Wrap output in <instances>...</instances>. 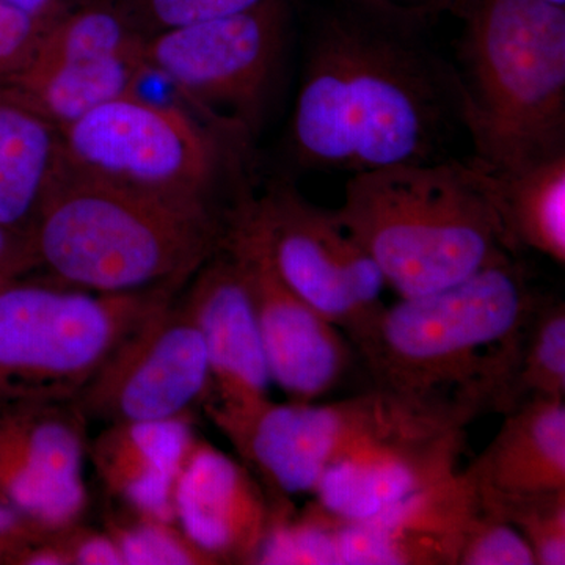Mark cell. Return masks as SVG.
<instances>
[{
	"instance_id": "23",
	"label": "cell",
	"mask_w": 565,
	"mask_h": 565,
	"mask_svg": "<svg viewBox=\"0 0 565 565\" xmlns=\"http://www.w3.org/2000/svg\"><path fill=\"white\" fill-rule=\"evenodd\" d=\"M338 548L340 565H456L448 545L379 520H341Z\"/></svg>"
},
{
	"instance_id": "4",
	"label": "cell",
	"mask_w": 565,
	"mask_h": 565,
	"mask_svg": "<svg viewBox=\"0 0 565 565\" xmlns=\"http://www.w3.org/2000/svg\"><path fill=\"white\" fill-rule=\"evenodd\" d=\"M459 20L451 55L471 162L511 172L565 154V9L545 0H430Z\"/></svg>"
},
{
	"instance_id": "32",
	"label": "cell",
	"mask_w": 565,
	"mask_h": 565,
	"mask_svg": "<svg viewBox=\"0 0 565 565\" xmlns=\"http://www.w3.org/2000/svg\"><path fill=\"white\" fill-rule=\"evenodd\" d=\"M40 270L31 233L0 225V286Z\"/></svg>"
},
{
	"instance_id": "3",
	"label": "cell",
	"mask_w": 565,
	"mask_h": 565,
	"mask_svg": "<svg viewBox=\"0 0 565 565\" xmlns=\"http://www.w3.org/2000/svg\"><path fill=\"white\" fill-rule=\"evenodd\" d=\"M237 206L151 195L62 158L31 239L40 270L66 285L99 292L184 286L221 250Z\"/></svg>"
},
{
	"instance_id": "7",
	"label": "cell",
	"mask_w": 565,
	"mask_h": 565,
	"mask_svg": "<svg viewBox=\"0 0 565 565\" xmlns=\"http://www.w3.org/2000/svg\"><path fill=\"white\" fill-rule=\"evenodd\" d=\"M184 286L99 292L44 275L0 286V404L74 403L104 363Z\"/></svg>"
},
{
	"instance_id": "22",
	"label": "cell",
	"mask_w": 565,
	"mask_h": 565,
	"mask_svg": "<svg viewBox=\"0 0 565 565\" xmlns=\"http://www.w3.org/2000/svg\"><path fill=\"white\" fill-rule=\"evenodd\" d=\"M535 397L565 399V303L556 296H537L526 316L512 382L511 411Z\"/></svg>"
},
{
	"instance_id": "17",
	"label": "cell",
	"mask_w": 565,
	"mask_h": 565,
	"mask_svg": "<svg viewBox=\"0 0 565 565\" xmlns=\"http://www.w3.org/2000/svg\"><path fill=\"white\" fill-rule=\"evenodd\" d=\"M196 438L193 416L114 423L88 441L87 456L106 493L122 508L174 522V481Z\"/></svg>"
},
{
	"instance_id": "28",
	"label": "cell",
	"mask_w": 565,
	"mask_h": 565,
	"mask_svg": "<svg viewBox=\"0 0 565 565\" xmlns=\"http://www.w3.org/2000/svg\"><path fill=\"white\" fill-rule=\"evenodd\" d=\"M262 0H118L143 36L239 13Z\"/></svg>"
},
{
	"instance_id": "26",
	"label": "cell",
	"mask_w": 565,
	"mask_h": 565,
	"mask_svg": "<svg viewBox=\"0 0 565 565\" xmlns=\"http://www.w3.org/2000/svg\"><path fill=\"white\" fill-rule=\"evenodd\" d=\"M478 494L487 511L525 537L537 565L565 564V489L515 494L478 490Z\"/></svg>"
},
{
	"instance_id": "8",
	"label": "cell",
	"mask_w": 565,
	"mask_h": 565,
	"mask_svg": "<svg viewBox=\"0 0 565 565\" xmlns=\"http://www.w3.org/2000/svg\"><path fill=\"white\" fill-rule=\"evenodd\" d=\"M296 20V0H262L239 13L145 36V63L207 120L252 139L280 79Z\"/></svg>"
},
{
	"instance_id": "6",
	"label": "cell",
	"mask_w": 565,
	"mask_h": 565,
	"mask_svg": "<svg viewBox=\"0 0 565 565\" xmlns=\"http://www.w3.org/2000/svg\"><path fill=\"white\" fill-rule=\"evenodd\" d=\"M71 169L181 202L234 207L248 188L244 134L206 126L173 104L139 92L120 96L61 126Z\"/></svg>"
},
{
	"instance_id": "16",
	"label": "cell",
	"mask_w": 565,
	"mask_h": 565,
	"mask_svg": "<svg viewBox=\"0 0 565 565\" xmlns=\"http://www.w3.org/2000/svg\"><path fill=\"white\" fill-rule=\"evenodd\" d=\"M180 296L206 348L212 382L206 403L239 405L270 397L274 382L250 292L225 244L192 275Z\"/></svg>"
},
{
	"instance_id": "29",
	"label": "cell",
	"mask_w": 565,
	"mask_h": 565,
	"mask_svg": "<svg viewBox=\"0 0 565 565\" xmlns=\"http://www.w3.org/2000/svg\"><path fill=\"white\" fill-rule=\"evenodd\" d=\"M44 29L29 14L0 0V90L29 61Z\"/></svg>"
},
{
	"instance_id": "21",
	"label": "cell",
	"mask_w": 565,
	"mask_h": 565,
	"mask_svg": "<svg viewBox=\"0 0 565 565\" xmlns=\"http://www.w3.org/2000/svg\"><path fill=\"white\" fill-rule=\"evenodd\" d=\"M148 71L143 51L50 66H22L0 92L9 93L61 128L104 103L139 92Z\"/></svg>"
},
{
	"instance_id": "9",
	"label": "cell",
	"mask_w": 565,
	"mask_h": 565,
	"mask_svg": "<svg viewBox=\"0 0 565 565\" xmlns=\"http://www.w3.org/2000/svg\"><path fill=\"white\" fill-rule=\"evenodd\" d=\"M204 412L280 509L313 494L323 471L353 446L392 429L416 408L373 388L332 403H206Z\"/></svg>"
},
{
	"instance_id": "10",
	"label": "cell",
	"mask_w": 565,
	"mask_h": 565,
	"mask_svg": "<svg viewBox=\"0 0 565 565\" xmlns=\"http://www.w3.org/2000/svg\"><path fill=\"white\" fill-rule=\"evenodd\" d=\"M282 281L355 340L385 307V278L334 212L305 199L291 180L270 182L248 204Z\"/></svg>"
},
{
	"instance_id": "1",
	"label": "cell",
	"mask_w": 565,
	"mask_h": 565,
	"mask_svg": "<svg viewBox=\"0 0 565 565\" xmlns=\"http://www.w3.org/2000/svg\"><path fill=\"white\" fill-rule=\"evenodd\" d=\"M299 11V9H297ZM289 122L302 172L363 173L456 158L463 98L435 36L440 13L404 0H311Z\"/></svg>"
},
{
	"instance_id": "18",
	"label": "cell",
	"mask_w": 565,
	"mask_h": 565,
	"mask_svg": "<svg viewBox=\"0 0 565 565\" xmlns=\"http://www.w3.org/2000/svg\"><path fill=\"white\" fill-rule=\"evenodd\" d=\"M503 416L493 440L463 470L476 489L503 494L565 489L564 397H535Z\"/></svg>"
},
{
	"instance_id": "13",
	"label": "cell",
	"mask_w": 565,
	"mask_h": 565,
	"mask_svg": "<svg viewBox=\"0 0 565 565\" xmlns=\"http://www.w3.org/2000/svg\"><path fill=\"white\" fill-rule=\"evenodd\" d=\"M87 424L74 403L0 404V503L50 531L81 523Z\"/></svg>"
},
{
	"instance_id": "34",
	"label": "cell",
	"mask_w": 565,
	"mask_h": 565,
	"mask_svg": "<svg viewBox=\"0 0 565 565\" xmlns=\"http://www.w3.org/2000/svg\"><path fill=\"white\" fill-rule=\"evenodd\" d=\"M545 2L552 3V6L563 7V9H565V0H545Z\"/></svg>"
},
{
	"instance_id": "27",
	"label": "cell",
	"mask_w": 565,
	"mask_h": 565,
	"mask_svg": "<svg viewBox=\"0 0 565 565\" xmlns=\"http://www.w3.org/2000/svg\"><path fill=\"white\" fill-rule=\"evenodd\" d=\"M456 565H537L530 544L511 523L479 508L468 519L457 545Z\"/></svg>"
},
{
	"instance_id": "15",
	"label": "cell",
	"mask_w": 565,
	"mask_h": 565,
	"mask_svg": "<svg viewBox=\"0 0 565 565\" xmlns=\"http://www.w3.org/2000/svg\"><path fill=\"white\" fill-rule=\"evenodd\" d=\"M289 512L239 459L193 441L174 481V522L218 565H253L275 519Z\"/></svg>"
},
{
	"instance_id": "24",
	"label": "cell",
	"mask_w": 565,
	"mask_h": 565,
	"mask_svg": "<svg viewBox=\"0 0 565 565\" xmlns=\"http://www.w3.org/2000/svg\"><path fill=\"white\" fill-rule=\"evenodd\" d=\"M341 520L310 503L275 519L253 565H340Z\"/></svg>"
},
{
	"instance_id": "12",
	"label": "cell",
	"mask_w": 565,
	"mask_h": 565,
	"mask_svg": "<svg viewBox=\"0 0 565 565\" xmlns=\"http://www.w3.org/2000/svg\"><path fill=\"white\" fill-rule=\"evenodd\" d=\"M253 195L237 206L223 244L236 256L247 282L274 385L288 401L311 403L341 384L355 348L282 281L252 221Z\"/></svg>"
},
{
	"instance_id": "30",
	"label": "cell",
	"mask_w": 565,
	"mask_h": 565,
	"mask_svg": "<svg viewBox=\"0 0 565 565\" xmlns=\"http://www.w3.org/2000/svg\"><path fill=\"white\" fill-rule=\"evenodd\" d=\"M57 541L70 565H125L120 550L104 530L76 523L57 531Z\"/></svg>"
},
{
	"instance_id": "19",
	"label": "cell",
	"mask_w": 565,
	"mask_h": 565,
	"mask_svg": "<svg viewBox=\"0 0 565 565\" xmlns=\"http://www.w3.org/2000/svg\"><path fill=\"white\" fill-rule=\"evenodd\" d=\"M470 163L500 222L508 252H537L564 267L565 154L511 172H489Z\"/></svg>"
},
{
	"instance_id": "33",
	"label": "cell",
	"mask_w": 565,
	"mask_h": 565,
	"mask_svg": "<svg viewBox=\"0 0 565 565\" xmlns=\"http://www.w3.org/2000/svg\"><path fill=\"white\" fill-rule=\"evenodd\" d=\"M6 2L47 28L58 17H62L70 7H73L77 0H6Z\"/></svg>"
},
{
	"instance_id": "2",
	"label": "cell",
	"mask_w": 565,
	"mask_h": 565,
	"mask_svg": "<svg viewBox=\"0 0 565 565\" xmlns=\"http://www.w3.org/2000/svg\"><path fill=\"white\" fill-rule=\"evenodd\" d=\"M512 256L382 308L352 341L373 388L457 427L511 411L523 326L539 296Z\"/></svg>"
},
{
	"instance_id": "5",
	"label": "cell",
	"mask_w": 565,
	"mask_h": 565,
	"mask_svg": "<svg viewBox=\"0 0 565 565\" xmlns=\"http://www.w3.org/2000/svg\"><path fill=\"white\" fill-rule=\"evenodd\" d=\"M333 212L401 297L449 288L511 255L467 158L351 174Z\"/></svg>"
},
{
	"instance_id": "31",
	"label": "cell",
	"mask_w": 565,
	"mask_h": 565,
	"mask_svg": "<svg viewBox=\"0 0 565 565\" xmlns=\"http://www.w3.org/2000/svg\"><path fill=\"white\" fill-rule=\"evenodd\" d=\"M55 531L36 525L28 516L0 503V565H14L28 546L43 541Z\"/></svg>"
},
{
	"instance_id": "25",
	"label": "cell",
	"mask_w": 565,
	"mask_h": 565,
	"mask_svg": "<svg viewBox=\"0 0 565 565\" xmlns=\"http://www.w3.org/2000/svg\"><path fill=\"white\" fill-rule=\"evenodd\" d=\"M104 531L114 539L125 565H218L177 522L125 509L107 516Z\"/></svg>"
},
{
	"instance_id": "20",
	"label": "cell",
	"mask_w": 565,
	"mask_h": 565,
	"mask_svg": "<svg viewBox=\"0 0 565 565\" xmlns=\"http://www.w3.org/2000/svg\"><path fill=\"white\" fill-rule=\"evenodd\" d=\"M61 167L58 126L0 92V225L31 233Z\"/></svg>"
},
{
	"instance_id": "11",
	"label": "cell",
	"mask_w": 565,
	"mask_h": 565,
	"mask_svg": "<svg viewBox=\"0 0 565 565\" xmlns=\"http://www.w3.org/2000/svg\"><path fill=\"white\" fill-rule=\"evenodd\" d=\"M211 392L202 333L178 294L118 345L74 404L88 422H159L193 416Z\"/></svg>"
},
{
	"instance_id": "14",
	"label": "cell",
	"mask_w": 565,
	"mask_h": 565,
	"mask_svg": "<svg viewBox=\"0 0 565 565\" xmlns=\"http://www.w3.org/2000/svg\"><path fill=\"white\" fill-rule=\"evenodd\" d=\"M465 427L415 414L353 446L323 471L316 503L343 522H363L457 471Z\"/></svg>"
}]
</instances>
